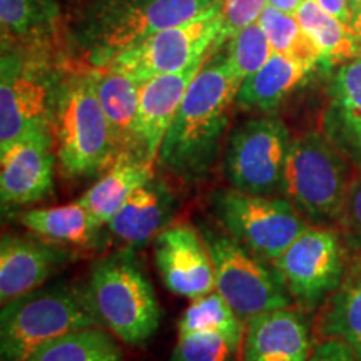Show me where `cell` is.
Returning a JSON list of instances; mask_svg holds the SVG:
<instances>
[{"label": "cell", "instance_id": "cell-37", "mask_svg": "<svg viewBox=\"0 0 361 361\" xmlns=\"http://www.w3.org/2000/svg\"><path fill=\"white\" fill-rule=\"evenodd\" d=\"M350 30L351 34H353L356 44H358V49L361 54V8L353 12V17H351V22H350Z\"/></svg>", "mask_w": 361, "mask_h": 361}, {"label": "cell", "instance_id": "cell-25", "mask_svg": "<svg viewBox=\"0 0 361 361\" xmlns=\"http://www.w3.org/2000/svg\"><path fill=\"white\" fill-rule=\"evenodd\" d=\"M295 16L322 54L323 67L341 66L361 56L350 25L328 13L316 0H303Z\"/></svg>", "mask_w": 361, "mask_h": 361}, {"label": "cell", "instance_id": "cell-14", "mask_svg": "<svg viewBox=\"0 0 361 361\" xmlns=\"http://www.w3.org/2000/svg\"><path fill=\"white\" fill-rule=\"evenodd\" d=\"M154 259L162 283L174 295L194 300L216 290L209 250L192 226H168L157 234Z\"/></svg>", "mask_w": 361, "mask_h": 361}, {"label": "cell", "instance_id": "cell-31", "mask_svg": "<svg viewBox=\"0 0 361 361\" xmlns=\"http://www.w3.org/2000/svg\"><path fill=\"white\" fill-rule=\"evenodd\" d=\"M226 54L239 78L245 80L269 61L273 47L259 20H256L228 40Z\"/></svg>", "mask_w": 361, "mask_h": 361}, {"label": "cell", "instance_id": "cell-27", "mask_svg": "<svg viewBox=\"0 0 361 361\" xmlns=\"http://www.w3.org/2000/svg\"><path fill=\"white\" fill-rule=\"evenodd\" d=\"M259 24L268 35L273 52L296 59L314 71L322 66V54L300 25L296 16L278 11L268 4L259 16Z\"/></svg>", "mask_w": 361, "mask_h": 361}, {"label": "cell", "instance_id": "cell-9", "mask_svg": "<svg viewBox=\"0 0 361 361\" xmlns=\"http://www.w3.org/2000/svg\"><path fill=\"white\" fill-rule=\"evenodd\" d=\"M293 139L281 119L255 117L229 134L223 169L233 189L258 196H281Z\"/></svg>", "mask_w": 361, "mask_h": 361}, {"label": "cell", "instance_id": "cell-8", "mask_svg": "<svg viewBox=\"0 0 361 361\" xmlns=\"http://www.w3.org/2000/svg\"><path fill=\"white\" fill-rule=\"evenodd\" d=\"M221 0H107L90 27L94 61L106 66L117 54L169 27L204 16Z\"/></svg>", "mask_w": 361, "mask_h": 361}, {"label": "cell", "instance_id": "cell-7", "mask_svg": "<svg viewBox=\"0 0 361 361\" xmlns=\"http://www.w3.org/2000/svg\"><path fill=\"white\" fill-rule=\"evenodd\" d=\"M211 209L226 233L269 263L310 228L303 214L284 196L218 189L211 196Z\"/></svg>", "mask_w": 361, "mask_h": 361}, {"label": "cell", "instance_id": "cell-34", "mask_svg": "<svg viewBox=\"0 0 361 361\" xmlns=\"http://www.w3.org/2000/svg\"><path fill=\"white\" fill-rule=\"evenodd\" d=\"M308 361H360L345 341L328 338L311 351Z\"/></svg>", "mask_w": 361, "mask_h": 361}, {"label": "cell", "instance_id": "cell-12", "mask_svg": "<svg viewBox=\"0 0 361 361\" xmlns=\"http://www.w3.org/2000/svg\"><path fill=\"white\" fill-rule=\"evenodd\" d=\"M59 89L40 67L20 59L2 57L0 78V149L20 137L51 130Z\"/></svg>", "mask_w": 361, "mask_h": 361}, {"label": "cell", "instance_id": "cell-32", "mask_svg": "<svg viewBox=\"0 0 361 361\" xmlns=\"http://www.w3.org/2000/svg\"><path fill=\"white\" fill-rule=\"evenodd\" d=\"M266 6H268V0H223V7H221L223 30H221L218 49L239 30L259 20V16Z\"/></svg>", "mask_w": 361, "mask_h": 361}, {"label": "cell", "instance_id": "cell-16", "mask_svg": "<svg viewBox=\"0 0 361 361\" xmlns=\"http://www.w3.org/2000/svg\"><path fill=\"white\" fill-rule=\"evenodd\" d=\"M207 59H201L180 72L157 75L142 84L135 117V156L149 162L157 159L164 135L178 114L189 85Z\"/></svg>", "mask_w": 361, "mask_h": 361}, {"label": "cell", "instance_id": "cell-6", "mask_svg": "<svg viewBox=\"0 0 361 361\" xmlns=\"http://www.w3.org/2000/svg\"><path fill=\"white\" fill-rule=\"evenodd\" d=\"M216 274V291L241 319L290 308L293 298L283 274L231 234L202 229Z\"/></svg>", "mask_w": 361, "mask_h": 361}, {"label": "cell", "instance_id": "cell-17", "mask_svg": "<svg viewBox=\"0 0 361 361\" xmlns=\"http://www.w3.org/2000/svg\"><path fill=\"white\" fill-rule=\"evenodd\" d=\"M323 133L361 173V56L338 66L333 74Z\"/></svg>", "mask_w": 361, "mask_h": 361}, {"label": "cell", "instance_id": "cell-4", "mask_svg": "<svg viewBox=\"0 0 361 361\" xmlns=\"http://www.w3.org/2000/svg\"><path fill=\"white\" fill-rule=\"evenodd\" d=\"M97 324L87 293L69 286L37 288L2 306L0 358L25 361L45 343Z\"/></svg>", "mask_w": 361, "mask_h": 361}, {"label": "cell", "instance_id": "cell-2", "mask_svg": "<svg viewBox=\"0 0 361 361\" xmlns=\"http://www.w3.org/2000/svg\"><path fill=\"white\" fill-rule=\"evenodd\" d=\"M51 130L57 162L69 179L104 174L121 154L99 101L94 72L59 87Z\"/></svg>", "mask_w": 361, "mask_h": 361}, {"label": "cell", "instance_id": "cell-18", "mask_svg": "<svg viewBox=\"0 0 361 361\" xmlns=\"http://www.w3.org/2000/svg\"><path fill=\"white\" fill-rule=\"evenodd\" d=\"M308 324L290 308L266 311L247 319L243 361H308Z\"/></svg>", "mask_w": 361, "mask_h": 361}, {"label": "cell", "instance_id": "cell-13", "mask_svg": "<svg viewBox=\"0 0 361 361\" xmlns=\"http://www.w3.org/2000/svg\"><path fill=\"white\" fill-rule=\"evenodd\" d=\"M52 130H37L0 149V200L4 207L34 204L51 196L56 171Z\"/></svg>", "mask_w": 361, "mask_h": 361}, {"label": "cell", "instance_id": "cell-11", "mask_svg": "<svg viewBox=\"0 0 361 361\" xmlns=\"http://www.w3.org/2000/svg\"><path fill=\"white\" fill-rule=\"evenodd\" d=\"M273 264L283 274L293 301L301 310H314L345 278V245L335 229L310 226Z\"/></svg>", "mask_w": 361, "mask_h": 361}, {"label": "cell", "instance_id": "cell-23", "mask_svg": "<svg viewBox=\"0 0 361 361\" xmlns=\"http://www.w3.org/2000/svg\"><path fill=\"white\" fill-rule=\"evenodd\" d=\"M94 78H96L99 101L111 124L119 152L134 154L135 117H137L142 84L124 72L107 69V67L94 72Z\"/></svg>", "mask_w": 361, "mask_h": 361}, {"label": "cell", "instance_id": "cell-36", "mask_svg": "<svg viewBox=\"0 0 361 361\" xmlns=\"http://www.w3.org/2000/svg\"><path fill=\"white\" fill-rule=\"evenodd\" d=\"M301 2L303 0H268L269 6H273L274 8H278V11H283L286 13H293L295 16L298 7L301 6Z\"/></svg>", "mask_w": 361, "mask_h": 361}, {"label": "cell", "instance_id": "cell-30", "mask_svg": "<svg viewBox=\"0 0 361 361\" xmlns=\"http://www.w3.org/2000/svg\"><path fill=\"white\" fill-rule=\"evenodd\" d=\"M241 340L221 331L179 335L169 361H236Z\"/></svg>", "mask_w": 361, "mask_h": 361}, {"label": "cell", "instance_id": "cell-15", "mask_svg": "<svg viewBox=\"0 0 361 361\" xmlns=\"http://www.w3.org/2000/svg\"><path fill=\"white\" fill-rule=\"evenodd\" d=\"M74 258L67 246L35 234H4L0 241V301L2 305L37 290Z\"/></svg>", "mask_w": 361, "mask_h": 361}, {"label": "cell", "instance_id": "cell-1", "mask_svg": "<svg viewBox=\"0 0 361 361\" xmlns=\"http://www.w3.org/2000/svg\"><path fill=\"white\" fill-rule=\"evenodd\" d=\"M241 82L228 54L207 59L161 144L157 161L162 168L186 183L206 178L219 157Z\"/></svg>", "mask_w": 361, "mask_h": 361}, {"label": "cell", "instance_id": "cell-38", "mask_svg": "<svg viewBox=\"0 0 361 361\" xmlns=\"http://www.w3.org/2000/svg\"><path fill=\"white\" fill-rule=\"evenodd\" d=\"M350 7H351V12L358 11V8H361V0H350Z\"/></svg>", "mask_w": 361, "mask_h": 361}, {"label": "cell", "instance_id": "cell-5", "mask_svg": "<svg viewBox=\"0 0 361 361\" xmlns=\"http://www.w3.org/2000/svg\"><path fill=\"white\" fill-rule=\"evenodd\" d=\"M351 162L324 133L311 130L293 139L281 196L308 223H338L351 186Z\"/></svg>", "mask_w": 361, "mask_h": 361}, {"label": "cell", "instance_id": "cell-21", "mask_svg": "<svg viewBox=\"0 0 361 361\" xmlns=\"http://www.w3.org/2000/svg\"><path fill=\"white\" fill-rule=\"evenodd\" d=\"M152 178V162L123 152L78 201L87 207L99 223L107 226L129 197Z\"/></svg>", "mask_w": 361, "mask_h": 361}, {"label": "cell", "instance_id": "cell-3", "mask_svg": "<svg viewBox=\"0 0 361 361\" xmlns=\"http://www.w3.org/2000/svg\"><path fill=\"white\" fill-rule=\"evenodd\" d=\"M85 293L99 324L126 345H144L159 329V301L133 250L99 259Z\"/></svg>", "mask_w": 361, "mask_h": 361}, {"label": "cell", "instance_id": "cell-29", "mask_svg": "<svg viewBox=\"0 0 361 361\" xmlns=\"http://www.w3.org/2000/svg\"><path fill=\"white\" fill-rule=\"evenodd\" d=\"M179 335L196 331H221L243 340V324L236 311L218 291L194 298L180 316Z\"/></svg>", "mask_w": 361, "mask_h": 361}, {"label": "cell", "instance_id": "cell-20", "mask_svg": "<svg viewBox=\"0 0 361 361\" xmlns=\"http://www.w3.org/2000/svg\"><path fill=\"white\" fill-rule=\"evenodd\" d=\"M20 223L37 236L67 247L97 250L106 239L102 223L82 202L59 207H37L19 216Z\"/></svg>", "mask_w": 361, "mask_h": 361}, {"label": "cell", "instance_id": "cell-22", "mask_svg": "<svg viewBox=\"0 0 361 361\" xmlns=\"http://www.w3.org/2000/svg\"><path fill=\"white\" fill-rule=\"evenodd\" d=\"M313 71L296 59L273 52L259 71L239 85L236 106L246 111L273 112L293 90L305 84Z\"/></svg>", "mask_w": 361, "mask_h": 361}, {"label": "cell", "instance_id": "cell-19", "mask_svg": "<svg viewBox=\"0 0 361 361\" xmlns=\"http://www.w3.org/2000/svg\"><path fill=\"white\" fill-rule=\"evenodd\" d=\"M174 211L176 200L171 189L152 178L121 207L107 224V231L130 246H142L168 228Z\"/></svg>", "mask_w": 361, "mask_h": 361}, {"label": "cell", "instance_id": "cell-10", "mask_svg": "<svg viewBox=\"0 0 361 361\" xmlns=\"http://www.w3.org/2000/svg\"><path fill=\"white\" fill-rule=\"evenodd\" d=\"M221 7L223 0L204 16L161 30L141 44L117 54L104 67L124 72L141 84L157 75L188 69L194 62L218 51L223 30Z\"/></svg>", "mask_w": 361, "mask_h": 361}, {"label": "cell", "instance_id": "cell-33", "mask_svg": "<svg viewBox=\"0 0 361 361\" xmlns=\"http://www.w3.org/2000/svg\"><path fill=\"white\" fill-rule=\"evenodd\" d=\"M345 246L353 252H361V174L351 180L345 209L340 221Z\"/></svg>", "mask_w": 361, "mask_h": 361}, {"label": "cell", "instance_id": "cell-24", "mask_svg": "<svg viewBox=\"0 0 361 361\" xmlns=\"http://www.w3.org/2000/svg\"><path fill=\"white\" fill-rule=\"evenodd\" d=\"M319 333L345 341L361 361V252L329 296L319 319Z\"/></svg>", "mask_w": 361, "mask_h": 361}, {"label": "cell", "instance_id": "cell-35", "mask_svg": "<svg viewBox=\"0 0 361 361\" xmlns=\"http://www.w3.org/2000/svg\"><path fill=\"white\" fill-rule=\"evenodd\" d=\"M316 2H318L328 13H331L336 19L345 22L346 25H350L351 17H353V12H351L350 7V0H316Z\"/></svg>", "mask_w": 361, "mask_h": 361}, {"label": "cell", "instance_id": "cell-26", "mask_svg": "<svg viewBox=\"0 0 361 361\" xmlns=\"http://www.w3.org/2000/svg\"><path fill=\"white\" fill-rule=\"evenodd\" d=\"M25 361H124V355L109 329L90 326L45 343Z\"/></svg>", "mask_w": 361, "mask_h": 361}, {"label": "cell", "instance_id": "cell-28", "mask_svg": "<svg viewBox=\"0 0 361 361\" xmlns=\"http://www.w3.org/2000/svg\"><path fill=\"white\" fill-rule=\"evenodd\" d=\"M57 7L49 0H0L2 39L34 40L49 34Z\"/></svg>", "mask_w": 361, "mask_h": 361}]
</instances>
